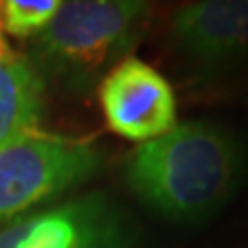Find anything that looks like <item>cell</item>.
<instances>
[{"instance_id":"7","label":"cell","mask_w":248,"mask_h":248,"mask_svg":"<svg viewBox=\"0 0 248 248\" xmlns=\"http://www.w3.org/2000/svg\"><path fill=\"white\" fill-rule=\"evenodd\" d=\"M46 81L27 54L0 50V147L37 130Z\"/></svg>"},{"instance_id":"6","label":"cell","mask_w":248,"mask_h":248,"mask_svg":"<svg viewBox=\"0 0 248 248\" xmlns=\"http://www.w3.org/2000/svg\"><path fill=\"white\" fill-rule=\"evenodd\" d=\"M246 19L248 0H203L174 15L172 35L201 73H223L232 66Z\"/></svg>"},{"instance_id":"8","label":"cell","mask_w":248,"mask_h":248,"mask_svg":"<svg viewBox=\"0 0 248 248\" xmlns=\"http://www.w3.org/2000/svg\"><path fill=\"white\" fill-rule=\"evenodd\" d=\"M62 0H6L2 2V29L15 37L40 35L60 9Z\"/></svg>"},{"instance_id":"1","label":"cell","mask_w":248,"mask_h":248,"mask_svg":"<svg viewBox=\"0 0 248 248\" xmlns=\"http://www.w3.org/2000/svg\"><path fill=\"white\" fill-rule=\"evenodd\" d=\"M244 174V153L228 128L188 120L137 147L124 161V182L166 219L192 223L232 199Z\"/></svg>"},{"instance_id":"3","label":"cell","mask_w":248,"mask_h":248,"mask_svg":"<svg viewBox=\"0 0 248 248\" xmlns=\"http://www.w3.org/2000/svg\"><path fill=\"white\" fill-rule=\"evenodd\" d=\"M102 166L91 141L31 130L0 147V230L31 207L75 188Z\"/></svg>"},{"instance_id":"9","label":"cell","mask_w":248,"mask_h":248,"mask_svg":"<svg viewBox=\"0 0 248 248\" xmlns=\"http://www.w3.org/2000/svg\"><path fill=\"white\" fill-rule=\"evenodd\" d=\"M31 215H23L19 219H15L9 226H4L0 230V248H17L19 240L23 236V232L27 228V221H29Z\"/></svg>"},{"instance_id":"4","label":"cell","mask_w":248,"mask_h":248,"mask_svg":"<svg viewBox=\"0 0 248 248\" xmlns=\"http://www.w3.org/2000/svg\"><path fill=\"white\" fill-rule=\"evenodd\" d=\"M108 128L135 143H149L176 126V95L157 68L137 56L118 60L99 81Z\"/></svg>"},{"instance_id":"10","label":"cell","mask_w":248,"mask_h":248,"mask_svg":"<svg viewBox=\"0 0 248 248\" xmlns=\"http://www.w3.org/2000/svg\"><path fill=\"white\" fill-rule=\"evenodd\" d=\"M230 68H248V19L242 27V33H240L238 48H236L234 60H232Z\"/></svg>"},{"instance_id":"5","label":"cell","mask_w":248,"mask_h":248,"mask_svg":"<svg viewBox=\"0 0 248 248\" xmlns=\"http://www.w3.org/2000/svg\"><path fill=\"white\" fill-rule=\"evenodd\" d=\"M137 230L128 215L104 195L75 197L27 221L17 248H135Z\"/></svg>"},{"instance_id":"2","label":"cell","mask_w":248,"mask_h":248,"mask_svg":"<svg viewBox=\"0 0 248 248\" xmlns=\"http://www.w3.org/2000/svg\"><path fill=\"white\" fill-rule=\"evenodd\" d=\"M141 0H66L35 35L31 62L42 79L71 93L91 91L108 66H116L149 15Z\"/></svg>"},{"instance_id":"11","label":"cell","mask_w":248,"mask_h":248,"mask_svg":"<svg viewBox=\"0 0 248 248\" xmlns=\"http://www.w3.org/2000/svg\"><path fill=\"white\" fill-rule=\"evenodd\" d=\"M2 2H0V50H2L4 48V46H6V42H4V35H2Z\"/></svg>"}]
</instances>
